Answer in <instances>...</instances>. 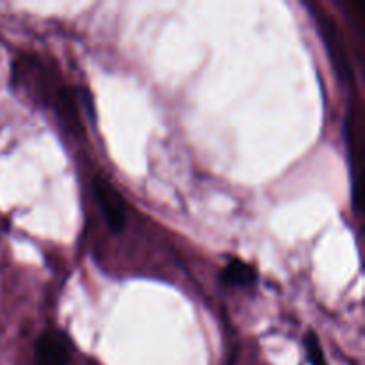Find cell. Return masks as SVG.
<instances>
[{
	"mask_svg": "<svg viewBox=\"0 0 365 365\" xmlns=\"http://www.w3.org/2000/svg\"><path fill=\"white\" fill-rule=\"evenodd\" d=\"M317 25H319V32L324 39V45H327L328 57H330V63L331 66H334L335 77L341 81L342 86L353 84L351 64H349L344 39H342L339 27L335 25V21L331 20L330 16H327L324 13L317 14Z\"/></svg>",
	"mask_w": 365,
	"mask_h": 365,
	"instance_id": "6da1fadb",
	"label": "cell"
},
{
	"mask_svg": "<svg viewBox=\"0 0 365 365\" xmlns=\"http://www.w3.org/2000/svg\"><path fill=\"white\" fill-rule=\"evenodd\" d=\"M93 191H95L96 202H98L109 230L113 234L123 232L125 225H127V205L118 189L103 177H95L93 178Z\"/></svg>",
	"mask_w": 365,
	"mask_h": 365,
	"instance_id": "7a4b0ae2",
	"label": "cell"
},
{
	"mask_svg": "<svg viewBox=\"0 0 365 365\" xmlns=\"http://www.w3.org/2000/svg\"><path fill=\"white\" fill-rule=\"evenodd\" d=\"M71 344L61 331H45L36 344V365H68Z\"/></svg>",
	"mask_w": 365,
	"mask_h": 365,
	"instance_id": "3957f363",
	"label": "cell"
},
{
	"mask_svg": "<svg viewBox=\"0 0 365 365\" xmlns=\"http://www.w3.org/2000/svg\"><path fill=\"white\" fill-rule=\"evenodd\" d=\"M53 107H56L57 116H59L63 127L75 138H82L84 128H82L81 114H78L77 100H75L73 91L68 88H61L57 91L56 100H53Z\"/></svg>",
	"mask_w": 365,
	"mask_h": 365,
	"instance_id": "277c9868",
	"label": "cell"
},
{
	"mask_svg": "<svg viewBox=\"0 0 365 365\" xmlns=\"http://www.w3.org/2000/svg\"><path fill=\"white\" fill-rule=\"evenodd\" d=\"M221 280L232 287H252L257 284V271L242 260L234 259L223 267Z\"/></svg>",
	"mask_w": 365,
	"mask_h": 365,
	"instance_id": "5b68a950",
	"label": "cell"
},
{
	"mask_svg": "<svg viewBox=\"0 0 365 365\" xmlns=\"http://www.w3.org/2000/svg\"><path fill=\"white\" fill-rule=\"evenodd\" d=\"M305 349H307V359L312 365H327V359H324V351L321 348V342L316 334H307L305 337Z\"/></svg>",
	"mask_w": 365,
	"mask_h": 365,
	"instance_id": "8992f818",
	"label": "cell"
}]
</instances>
